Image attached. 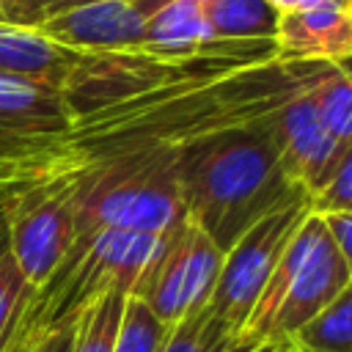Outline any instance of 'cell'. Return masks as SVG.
<instances>
[{
    "mask_svg": "<svg viewBox=\"0 0 352 352\" xmlns=\"http://www.w3.org/2000/svg\"><path fill=\"white\" fill-rule=\"evenodd\" d=\"M88 3H96V0H0V14H3V22L8 25L36 30L38 25L60 14L77 11Z\"/></svg>",
    "mask_w": 352,
    "mask_h": 352,
    "instance_id": "23",
    "label": "cell"
},
{
    "mask_svg": "<svg viewBox=\"0 0 352 352\" xmlns=\"http://www.w3.org/2000/svg\"><path fill=\"white\" fill-rule=\"evenodd\" d=\"M294 352H352V286L286 341Z\"/></svg>",
    "mask_w": 352,
    "mask_h": 352,
    "instance_id": "17",
    "label": "cell"
},
{
    "mask_svg": "<svg viewBox=\"0 0 352 352\" xmlns=\"http://www.w3.org/2000/svg\"><path fill=\"white\" fill-rule=\"evenodd\" d=\"M308 212L311 214H330V212H352V148H346L330 173L308 192Z\"/></svg>",
    "mask_w": 352,
    "mask_h": 352,
    "instance_id": "22",
    "label": "cell"
},
{
    "mask_svg": "<svg viewBox=\"0 0 352 352\" xmlns=\"http://www.w3.org/2000/svg\"><path fill=\"white\" fill-rule=\"evenodd\" d=\"M319 66H316V72H319ZM316 72H314V77H316ZM314 77L302 88L289 94L267 121L270 138L275 143V151H278V160H280L286 176L294 184H300L305 190V195L330 173L336 160L346 148H352V143L333 140L327 135V129L322 126L314 99H311Z\"/></svg>",
    "mask_w": 352,
    "mask_h": 352,
    "instance_id": "9",
    "label": "cell"
},
{
    "mask_svg": "<svg viewBox=\"0 0 352 352\" xmlns=\"http://www.w3.org/2000/svg\"><path fill=\"white\" fill-rule=\"evenodd\" d=\"M74 330H77V322H66V324H58V327L38 333V336H30L28 352H72Z\"/></svg>",
    "mask_w": 352,
    "mask_h": 352,
    "instance_id": "25",
    "label": "cell"
},
{
    "mask_svg": "<svg viewBox=\"0 0 352 352\" xmlns=\"http://www.w3.org/2000/svg\"><path fill=\"white\" fill-rule=\"evenodd\" d=\"M275 352H294V349H292V346H286V344H280V346H278Z\"/></svg>",
    "mask_w": 352,
    "mask_h": 352,
    "instance_id": "31",
    "label": "cell"
},
{
    "mask_svg": "<svg viewBox=\"0 0 352 352\" xmlns=\"http://www.w3.org/2000/svg\"><path fill=\"white\" fill-rule=\"evenodd\" d=\"M223 253L187 217L170 231L162 253L138 280L132 297L146 302L165 324L201 311L214 289Z\"/></svg>",
    "mask_w": 352,
    "mask_h": 352,
    "instance_id": "7",
    "label": "cell"
},
{
    "mask_svg": "<svg viewBox=\"0 0 352 352\" xmlns=\"http://www.w3.org/2000/svg\"><path fill=\"white\" fill-rule=\"evenodd\" d=\"M212 38L256 41L275 38L278 11L267 0H201Z\"/></svg>",
    "mask_w": 352,
    "mask_h": 352,
    "instance_id": "16",
    "label": "cell"
},
{
    "mask_svg": "<svg viewBox=\"0 0 352 352\" xmlns=\"http://www.w3.org/2000/svg\"><path fill=\"white\" fill-rule=\"evenodd\" d=\"M168 236L170 234L96 231L88 239H74L55 272L30 292L16 327L25 336H38L50 327L77 322L85 308L110 292L132 297Z\"/></svg>",
    "mask_w": 352,
    "mask_h": 352,
    "instance_id": "4",
    "label": "cell"
},
{
    "mask_svg": "<svg viewBox=\"0 0 352 352\" xmlns=\"http://www.w3.org/2000/svg\"><path fill=\"white\" fill-rule=\"evenodd\" d=\"M264 344L231 333L206 305L168 324L160 352H258Z\"/></svg>",
    "mask_w": 352,
    "mask_h": 352,
    "instance_id": "15",
    "label": "cell"
},
{
    "mask_svg": "<svg viewBox=\"0 0 352 352\" xmlns=\"http://www.w3.org/2000/svg\"><path fill=\"white\" fill-rule=\"evenodd\" d=\"M184 217L226 253L264 214L308 204L275 151L267 124H236L204 132L176 151Z\"/></svg>",
    "mask_w": 352,
    "mask_h": 352,
    "instance_id": "2",
    "label": "cell"
},
{
    "mask_svg": "<svg viewBox=\"0 0 352 352\" xmlns=\"http://www.w3.org/2000/svg\"><path fill=\"white\" fill-rule=\"evenodd\" d=\"M168 0H96L36 28L47 41L72 52H118L146 44L148 19Z\"/></svg>",
    "mask_w": 352,
    "mask_h": 352,
    "instance_id": "10",
    "label": "cell"
},
{
    "mask_svg": "<svg viewBox=\"0 0 352 352\" xmlns=\"http://www.w3.org/2000/svg\"><path fill=\"white\" fill-rule=\"evenodd\" d=\"M176 151L116 160L69 184L36 190H55L69 198L74 239H88L96 231L170 234L184 220Z\"/></svg>",
    "mask_w": 352,
    "mask_h": 352,
    "instance_id": "3",
    "label": "cell"
},
{
    "mask_svg": "<svg viewBox=\"0 0 352 352\" xmlns=\"http://www.w3.org/2000/svg\"><path fill=\"white\" fill-rule=\"evenodd\" d=\"M308 204L283 206L256 220L226 253L206 308L223 319V324L242 336L245 322L270 280L283 248L289 245L297 226L308 217Z\"/></svg>",
    "mask_w": 352,
    "mask_h": 352,
    "instance_id": "6",
    "label": "cell"
},
{
    "mask_svg": "<svg viewBox=\"0 0 352 352\" xmlns=\"http://www.w3.org/2000/svg\"><path fill=\"white\" fill-rule=\"evenodd\" d=\"M280 58L286 60H322L349 69L352 55V16L330 3L292 11L278 16L275 33Z\"/></svg>",
    "mask_w": 352,
    "mask_h": 352,
    "instance_id": "11",
    "label": "cell"
},
{
    "mask_svg": "<svg viewBox=\"0 0 352 352\" xmlns=\"http://www.w3.org/2000/svg\"><path fill=\"white\" fill-rule=\"evenodd\" d=\"M275 349H278V346H272V344H264L258 352H275Z\"/></svg>",
    "mask_w": 352,
    "mask_h": 352,
    "instance_id": "30",
    "label": "cell"
},
{
    "mask_svg": "<svg viewBox=\"0 0 352 352\" xmlns=\"http://www.w3.org/2000/svg\"><path fill=\"white\" fill-rule=\"evenodd\" d=\"M77 52L47 41L41 33L0 22V74L28 77L60 88Z\"/></svg>",
    "mask_w": 352,
    "mask_h": 352,
    "instance_id": "13",
    "label": "cell"
},
{
    "mask_svg": "<svg viewBox=\"0 0 352 352\" xmlns=\"http://www.w3.org/2000/svg\"><path fill=\"white\" fill-rule=\"evenodd\" d=\"M69 113L60 96V88L0 74V151L33 140L55 135L66 126Z\"/></svg>",
    "mask_w": 352,
    "mask_h": 352,
    "instance_id": "12",
    "label": "cell"
},
{
    "mask_svg": "<svg viewBox=\"0 0 352 352\" xmlns=\"http://www.w3.org/2000/svg\"><path fill=\"white\" fill-rule=\"evenodd\" d=\"M8 253V231H6V214L0 209V258Z\"/></svg>",
    "mask_w": 352,
    "mask_h": 352,
    "instance_id": "28",
    "label": "cell"
},
{
    "mask_svg": "<svg viewBox=\"0 0 352 352\" xmlns=\"http://www.w3.org/2000/svg\"><path fill=\"white\" fill-rule=\"evenodd\" d=\"M8 231V256L36 289L41 286L74 242V214L63 192L22 190L0 198Z\"/></svg>",
    "mask_w": 352,
    "mask_h": 352,
    "instance_id": "8",
    "label": "cell"
},
{
    "mask_svg": "<svg viewBox=\"0 0 352 352\" xmlns=\"http://www.w3.org/2000/svg\"><path fill=\"white\" fill-rule=\"evenodd\" d=\"M330 6H336V8H344V11H349V0H327Z\"/></svg>",
    "mask_w": 352,
    "mask_h": 352,
    "instance_id": "29",
    "label": "cell"
},
{
    "mask_svg": "<svg viewBox=\"0 0 352 352\" xmlns=\"http://www.w3.org/2000/svg\"><path fill=\"white\" fill-rule=\"evenodd\" d=\"M165 333L168 324L157 319L146 302H140L138 297H126L116 330L113 352H160Z\"/></svg>",
    "mask_w": 352,
    "mask_h": 352,
    "instance_id": "20",
    "label": "cell"
},
{
    "mask_svg": "<svg viewBox=\"0 0 352 352\" xmlns=\"http://www.w3.org/2000/svg\"><path fill=\"white\" fill-rule=\"evenodd\" d=\"M278 14H292V11H305V8H316L324 6L327 0H267Z\"/></svg>",
    "mask_w": 352,
    "mask_h": 352,
    "instance_id": "26",
    "label": "cell"
},
{
    "mask_svg": "<svg viewBox=\"0 0 352 352\" xmlns=\"http://www.w3.org/2000/svg\"><path fill=\"white\" fill-rule=\"evenodd\" d=\"M212 41L201 0H168L146 25V44L151 50L187 55Z\"/></svg>",
    "mask_w": 352,
    "mask_h": 352,
    "instance_id": "14",
    "label": "cell"
},
{
    "mask_svg": "<svg viewBox=\"0 0 352 352\" xmlns=\"http://www.w3.org/2000/svg\"><path fill=\"white\" fill-rule=\"evenodd\" d=\"M311 99L316 107V116L327 135L338 143H352V85H349V69L336 63H322L314 82H311Z\"/></svg>",
    "mask_w": 352,
    "mask_h": 352,
    "instance_id": "18",
    "label": "cell"
},
{
    "mask_svg": "<svg viewBox=\"0 0 352 352\" xmlns=\"http://www.w3.org/2000/svg\"><path fill=\"white\" fill-rule=\"evenodd\" d=\"M0 22H3V14H0Z\"/></svg>",
    "mask_w": 352,
    "mask_h": 352,
    "instance_id": "32",
    "label": "cell"
},
{
    "mask_svg": "<svg viewBox=\"0 0 352 352\" xmlns=\"http://www.w3.org/2000/svg\"><path fill=\"white\" fill-rule=\"evenodd\" d=\"M30 292L33 286L25 280L14 258L6 253L0 258V352H6V346L11 344L19 324V314L25 311Z\"/></svg>",
    "mask_w": 352,
    "mask_h": 352,
    "instance_id": "21",
    "label": "cell"
},
{
    "mask_svg": "<svg viewBox=\"0 0 352 352\" xmlns=\"http://www.w3.org/2000/svg\"><path fill=\"white\" fill-rule=\"evenodd\" d=\"M319 217H322L336 250L352 264V212H330V214H319Z\"/></svg>",
    "mask_w": 352,
    "mask_h": 352,
    "instance_id": "24",
    "label": "cell"
},
{
    "mask_svg": "<svg viewBox=\"0 0 352 352\" xmlns=\"http://www.w3.org/2000/svg\"><path fill=\"white\" fill-rule=\"evenodd\" d=\"M352 286V264L336 250L319 214H308L283 248L242 336L280 346L297 327Z\"/></svg>",
    "mask_w": 352,
    "mask_h": 352,
    "instance_id": "5",
    "label": "cell"
},
{
    "mask_svg": "<svg viewBox=\"0 0 352 352\" xmlns=\"http://www.w3.org/2000/svg\"><path fill=\"white\" fill-rule=\"evenodd\" d=\"M28 349H30V336H25V333L16 327V333H14L11 344L6 346V352H28Z\"/></svg>",
    "mask_w": 352,
    "mask_h": 352,
    "instance_id": "27",
    "label": "cell"
},
{
    "mask_svg": "<svg viewBox=\"0 0 352 352\" xmlns=\"http://www.w3.org/2000/svg\"><path fill=\"white\" fill-rule=\"evenodd\" d=\"M319 63L275 58L69 118L55 135L0 151V198L36 187H60L116 160L176 151L182 143L220 126L267 124L275 107L314 77Z\"/></svg>",
    "mask_w": 352,
    "mask_h": 352,
    "instance_id": "1",
    "label": "cell"
},
{
    "mask_svg": "<svg viewBox=\"0 0 352 352\" xmlns=\"http://www.w3.org/2000/svg\"><path fill=\"white\" fill-rule=\"evenodd\" d=\"M124 300H126V294L110 292L102 300H96L91 308H85L77 319L72 352H113Z\"/></svg>",
    "mask_w": 352,
    "mask_h": 352,
    "instance_id": "19",
    "label": "cell"
}]
</instances>
